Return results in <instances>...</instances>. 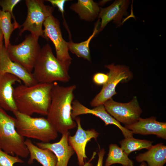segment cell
I'll return each instance as SVG.
<instances>
[{"mask_svg": "<svg viewBox=\"0 0 166 166\" xmlns=\"http://www.w3.org/2000/svg\"><path fill=\"white\" fill-rule=\"evenodd\" d=\"M51 103L47 119L58 132L62 134L77 126L71 116L75 85L63 86L53 83Z\"/></svg>", "mask_w": 166, "mask_h": 166, "instance_id": "obj_1", "label": "cell"}, {"mask_svg": "<svg viewBox=\"0 0 166 166\" xmlns=\"http://www.w3.org/2000/svg\"><path fill=\"white\" fill-rule=\"evenodd\" d=\"M53 83L21 85L14 88L13 98L17 111L31 116L34 113L47 116L51 102Z\"/></svg>", "mask_w": 166, "mask_h": 166, "instance_id": "obj_2", "label": "cell"}, {"mask_svg": "<svg viewBox=\"0 0 166 166\" xmlns=\"http://www.w3.org/2000/svg\"><path fill=\"white\" fill-rule=\"evenodd\" d=\"M69 66L59 60L47 43L40 50L32 74L37 83H52L55 82H68Z\"/></svg>", "mask_w": 166, "mask_h": 166, "instance_id": "obj_3", "label": "cell"}, {"mask_svg": "<svg viewBox=\"0 0 166 166\" xmlns=\"http://www.w3.org/2000/svg\"><path fill=\"white\" fill-rule=\"evenodd\" d=\"M15 118V126L23 137L35 139L47 143L55 140L58 132L44 117H34L16 111L13 112Z\"/></svg>", "mask_w": 166, "mask_h": 166, "instance_id": "obj_4", "label": "cell"}, {"mask_svg": "<svg viewBox=\"0 0 166 166\" xmlns=\"http://www.w3.org/2000/svg\"><path fill=\"white\" fill-rule=\"evenodd\" d=\"M15 118L0 107V148L11 155L26 158L29 152L24 138L17 132Z\"/></svg>", "mask_w": 166, "mask_h": 166, "instance_id": "obj_5", "label": "cell"}, {"mask_svg": "<svg viewBox=\"0 0 166 166\" xmlns=\"http://www.w3.org/2000/svg\"><path fill=\"white\" fill-rule=\"evenodd\" d=\"M38 38L31 34L26 35L24 40L18 45L10 43L6 49L10 59L32 73L41 48Z\"/></svg>", "mask_w": 166, "mask_h": 166, "instance_id": "obj_6", "label": "cell"}, {"mask_svg": "<svg viewBox=\"0 0 166 166\" xmlns=\"http://www.w3.org/2000/svg\"><path fill=\"white\" fill-rule=\"evenodd\" d=\"M25 2L27 14L25 21L21 26L23 28L20 30L19 36H21L25 31H28L36 37L44 38L43 23L48 17L52 14L54 7L45 5L44 0H26Z\"/></svg>", "mask_w": 166, "mask_h": 166, "instance_id": "obj_7", "label": "cell"}, {"mask_svg": "<svg viewBox=\"0 0 166 166\" xmlns=\"http://www.w3.org/2000/svg\"><path fill=\"white\" fill-rule=\"evenodd\" d=\"M105 67L109 69L107 73L108 79L103 85L100 92L90 102L91 106L96 107L103 104L116 95V87L120 82L130 79L132 73L129 68L122 65H115L114 63L106 65Z\"/></svg>", "mask_w": 166, "mask_h": 166, "instance_id": "obj_8", "label": "cell"}, {"mask_svg": "<svg viewBox=\"0 0 166 166\" xmlns=\"http://www.w3.org/2000/svg\"><path fill=\"white\" fill-rule=\"evenodd\" d=\"M43 25L44 27V38L47 40L50 39L53 42L55 49L56 58L70 66L72 58L69 53L68 42L62 37L59 20L51 14L46 19Z\"/></svg>", "mask_w": 166, "mask_h": 166, "instance_id": "obj_9", "label": "cell"}, {"mask_svg": "<svg viewBox=\"0 0 166 166\" xmlns=\"http://www.w3.org/2000/svg\"><path fill=\"white\" fill-rule=\"evenodd\" d=\"M103 105L110 115L125 125L131 124L137 121L142 112L136 97L127 103L117 102L111 98Z\"/></svg>", "mask_w": 166, "mask_h": 166, "instance_id": "obj_10", "label": "cell"}, {"mask_svg": "<svg viewBox=\"0 0 166 166\" xmlns=\"http://www.w3.org/2000/svg\"><path fill=\"white\" fill-rule=\"evenodd\" d=\"M74 119L77 124V130L74 136H69L68 141L76 154L79 166H83L85 160L88 158L85 152L87 144L92 138L96 140L99 134L93 129H83L79 117H76Z\"/></svg>", "mask_w": 166, "mask_h": 166, "instance_id": "obj_11", "label": "cell"}, {"mask_svg": "<svg viewBox=\"0 0 166 166\" xmlns=\"http://www.w3.org/2000/svg\"><path fill=\"white\" fill-rule=\"evenodd\" d=\"M89 114L95 115L102 120L105 126L113 124L117 126L121 131L125 138L133 137V133L130 130L122 126L106 111L103 105H101L89 109L80 103L78 100H73L72 103L71 116L73 119L79 115Z\"/></svg>", "mask_w": 166, "mask_h": 166, "instance_id": "obj_12", "label": "cell"}, {"mask_svg": "<svg viewBox=\"0 0 166 166\" xmlns=\"http://www.w3.org/2000/svg\"><path fill=\"white\" fill-rule=\"evenodd\" d=\"M130 3L129 0H117L106 7L100 8L98 17L99 19H101V21L98 33L101 31L112 21L117 27L122 25L123 17L128 14L127 10Z\"/></svg>", "mask_w": 166, "mask_h": 166, "instance_id": "obj_13", "label": "cell"}, {"mask_svg": "<svg viewBox=\"0 0 166 166\" xmlns=\"http://www.w3.org/2000/svg\"><path fill=\"white\" fill-rule=\"evenodd\" d=\"M5 73L15 76L26 85L30 86L37 83L31 73L10 59L4 45L0 50V75Z\"/></svg>", "mask_w": 166, "mask_h": 166, "instance_id": "obj_14", "label": "cell"}, {"mask_svg": "<svg viewBox=\"0 0 166 166\" xmlns=\"http://www.w3.org/2000/svg\"><path fill=\"white\" fill-rule=\"evenodd\" d=\"M124 127L133 134L154 135L158 137L166 139V123L157 121L154 117L145 119L140 118L136 122L125 125Z\"/></svg>", "mask_w": 166, "mask_h": 166, "instance_id": "obj_15", "label": "cell"}, {"mask_svg": "<svg viewBox=\"0 0 166 166\" xmlns=\"http://www.w3.org/2000/svg\"><path fill=\"white\" fill-rule=\"evenodd\" d=\"M62 135L58 142L53 143L38 142L36 144L40 148L49 150L55 154L57 159L56 166H68L69 161L75 152L68 143L69 132Z\"/></svg>", "mask_w": 166, "mask_h": 166, "instance_id": "obj_16", "label": "cell"}, {"mask_svg": "<svg viewBox=\"0 0 166 166\" xmlns=\"http://www.w3.org/2000/svg\"><path fill=\"white\" fill-rule=\"evenodd\" d=\"M16 83H21V81L15 75H0V107L5 111H17L13 98V85Z\"/></svg>", "mask_w": 166, "mask_h": 166, "instance_id": "obj_17", "label": "cell"}, {"mask_svg": "<svg viewBox=\"0 0 166 166\" xmlns=\"http://www.w3.org/2000/svg\"><path fill=\"white\" fill-rule=\"evenodd\" d=\"M25 144L29 152V164H32L36 160L42 166H56L57 159L51 151L38 147L29 139L25 140Z\"/></svg>", "mask_w": 166, "mask_h": 166, "instance_id": "obj_18", "label": "cell"}, {"mask_svg": "<svg viewBox=\"0 0 166 166\" xmlns=\"http://www.w3.org/2000/svg\"><path fill=\"white\" fill-rule=\"evenodd\" d=\"M137 162H146L148 166H164L166 162V146L162 143L152 145L148 151L136 157Z\"/></svg>", "mask_w": 166, "mask_h": 166, "instance_id": "obj_19", "label": "cell"}, {"mask_svg": "<svg viewBox=\"0 0 166 166\" xmlns=\"http://www.w3.org/2000/svg\"><path fill=\"white\" fill-rule=\"evenodd\" d=\"M100 8L98 4L92 0H78L70 6V9L77 14L81 19L89 22L98 17Z\"/></svg>", "mask_w": 166, "mask_h": 166, "instance_id": "obj_20", "label": "cell"}, {"mask_svg": "<svg viewBox=\"0 0 166 166\" xmlns=\"http://www.w3.org/2000/svg\"><path fill=\"white\" fill-rule=\"evenodd\" d=\"M99 19L95 24L93 32L92 34L86 40L80 43L73 42L69 36L70 40L68 42V46L69 50L72 53L75 54L79 57L82 58L90 61H91L89 45L90 42L95 35L98 33L97 27L99 24Z\"/></svg>", "mask_w": 166, "mask_h": 166, "instance_id": "obj_21", "label": "cell"}, {"mask_svg": "<svg viewBox=\"0 0 166 166\" xmlns=\"http://www.w3.org/2000/svg\"><path fill=\"white\" fill-rule=\"evenodd\" d=\"M128 156L117 144H111L109 146V151L104 166H110L116 164L123 166H134L133 161Z\"/></svg>", "mask_w": 166, "mask_h": 166, "instance_id": "obj_22", "label": "cell"}, {"mask_svg": "<svg viewBox=\"0 0 166 166\" xmlns=\"http://www.w3.org/2000/svg\"><path fill=\"white\" fill-rule=\"evenodd\" d=\"M12 17L8 12L2 11L0 9V28L3 35L4 46L6 49L10 43V39L14 30L21 27L19 24L12 23Z\"/></svg>", "mask_w": 166, "mask_h": 166, "instance_id": "obj_23", "label": "cell"}, {"mask_svg": "<svg viewBox=\"0 0 166 166\" xmlns=\"http://www.w3.org/2000/svg\"><path fill=\"white\" fill-rule=\"evenodd\" d=\"M121 148L128 155L132 152L145 148L149 149L152 146V141L145 140L137 139L133 137L124 138L120 142Z\"/></svg>", "mask_w": 166, "mask_h": 166, "instance_id": "obj_24", "label": "cell"}, {"mask_svg": "<svg viewBox=\"0 0 166 166\" xmlns=\"http://www.w3.org/2000/svg\"><path fill=\"white\" fill-rule=\"evenodd\" d=\"M24 161L18 156L9 154L0 148V166H14L15 163H23Z\"/></svg>", "mask_w": 166, "mask_h": 166, "instance_id": "obj_25", "label": "cell"}, {"mask_svg": "<svg viewBox=\"0 0 166 166\" xmlns=\"http://www.w3.org/2000/svg\"><path fill=\"white\" fill-rule=\"evenodd\" d=\"M21 1L20 0H0V6L2 8V10L9 12L14 20V22L16 25L19 24L16 20L13 14V10L15 6Z\"/></svg>", "mask_w": 166, "mask_h": 166, "instance_id": "obj_26", "label": "cell"}, {"mask_svg": "<svg viewBox=\"0 0 166 166\" xmlns=\"http://www.w3.org/2000/svg\"><path fill=\"white\" fill-rule=\"evenodd\" d=\"M108 76L101 73H98L95 74L93 77V82L98 85H103L107 81Z\"/></svg>", "mask_w": 166, "mask_h": 166, "instance_id": "obj_27", "label": "cell"}, {"mask_svg": "<svg viewBox=\"0 0 166 166\" xmlns=\"http://www.w3.org/2000/svg\"><path fill=\"white\" fill-rule=\"evenodd\" d=\"M50 2L52 5L53 6L57 7L58 10L61 13L62 16L64 18V22H65V21L64 18V5L65 2L68 1L66 0H46Z\"/></svg>", "mask_w": 166, "mask_h": 166, "instance_id": "obj_28", "label": "cell"}, {"mask_svg": "<svg viewBox=\"0 0 166 166\" xmlns=\"http://www.w3.org/2000/svg\"><path fill=\"white\" fill-rule=\"evenodd\" d=\"M105 153L104 148L100 149L98 152V159L97 162L96 166H103V160L104 156Z\"/></svg>", "mask_w": 166, "mask_h": 166, "instance_id": "obj_29", "label": "cell"}, {"mask_svg": "<svg viewBox=\"0 0 166 166\" xmlns=\"http://www.w3.org/2000/svg\"><path fill=\"white\" fill-rule=\"evenodd\" d=\"M96 154V152H94L91 158L88 161L85 162V164L83 166H93V164L91 163V162L94 158Z\"/></svg>", "mask_w": 166, "mask_h": 166, "instance_id": "obj_30", "label": "cell"}, {"mask_svg": "<svg viewBox=\"0 0 166 166\" xmlns=\"http://www.w3.org/2000/svg\"><path fill=\"white\" fill-rule=\"evenodd\" d=\"M4 39L3 33L0 28V50L3 45V39Z\"/></svg>", "mask_w": 166, "mask_h": 166, "instance_id": "obj_31", "label": "cell"}, {"mask_svg": "<svg viewBox=\"0 0 166 166\" xmlns=\"http://www.w3.org/2000/svg\"><path fill=\"white\" fill-rule=\"evenodd\" d=\"M109 0H102L99 2V3L98 4L99 6H103L106 3L108 2Z\"/></svg>", "mask_w": 166, "mask_h": 166, "instance_id": "obj_32", "label": "cell"}, {"mask_svg": "<svg viewBox=\"0 0 166 166\" xmlns=\"http://www.w3.org/2000/svg\"><path fill=\"white\" fill-rule=\"evenodd\" d=\"M139 166H147L146 164L144 162H142Z\"/></svg>", "mask_w": 166, "mask_h": 166, "instance_id": "obj_33", "label": "cell"}]
</instances>
